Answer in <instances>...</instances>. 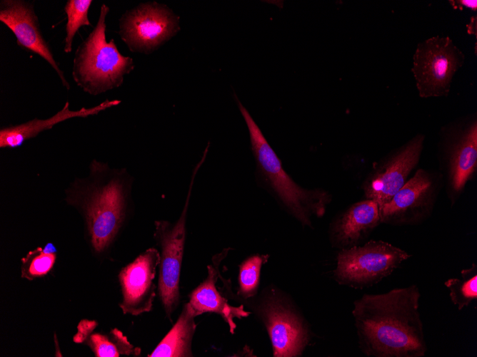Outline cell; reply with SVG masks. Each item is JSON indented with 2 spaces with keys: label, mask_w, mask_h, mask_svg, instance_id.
I'll return each instance as SVG.
<instances>
[{
  "label": "cell",
  "mask_w": 477,
  "mask_h": 357,
  "mask_svg": "<svg viewBox=\"0 0 477 357\" xmlns=\"http://www.w3.org/2000/svg\"><path fill=\"white\" fill-rule=\"evenodd\" d=\"M416 284L364 294L352 314L362 352L373 357H422L427 351Z\"/></svg>",
  "instance_id": "obj_1"
},
{
  "label": "cell",
  "mask_w": 477,
  "mask_h": 357,
  "mask_svg": "<svg viewBox=\"0 0 477 357\" xmlns=\"http://www.w3.org/2000/svg\"><path fill=\"white\" fill-rule=\"evenodd\" d=\"M134 178L125 168H112L94 159L89 173L65 190V201L84 220L91 251L101 256L110 249L126 219Z\"/></svg>",
  "instance_id": "obj_2"
},
{
  "label": "cell",
  "mask_w": 477,
  "mask_h": 357,
  "mask_svg": "<svg viewBox=\"0 0 477 357\" xmlns=\"http://www.w3.org/2000/svg\"><path fill=\"white\" fill-rule=\"evenodd\" d=\"M236 100L248 130L257 178L301 224L311 226L313 217H321L325 214L331 202V195L323 189H306L296 183L284 170L280 159L236 96Z\"/></svg>",
  "instance_id": "obj_3"
},
{
  "label": "cell",
  "mask_w": 477,
  "mask_h": 357,
  "mask_svg": "<svg viewBox=\"0 0 477 357\" xmlns=\"http://www.w3.org/2000/svg\"><path fill=\"white\" fill-rule=\"evenodd\" d=\"M109 7L103 4L97 23L76 49L72 78L85 93L98 95L119 88L124 76L134 68L131 57L123 56L114 39L106 41V16Z\"/></svg>",
  "instance_id": "obj_4"
},
{
  "label": "cell",
  "mask_w": 477,
  "mask_h": 357,
  "mask_svg": "<svg viewBox=\"0 0 477 357\" xmlns=\"http://www.w3.org/2000/svg\"><path fill=\"white\" fill-rule=\"evenodd\" d=\"M438 160L443 187L453 206L477 170V120L467 115L443 127L439 133Z\"/></svg>",
  "instance_id": "obj_5"
},
{
  "label": "cell",
  "mask_w": 477,
  "mask_h": 357,
  "mask_svg": "<svg viewBox=\"0 0 477 357\" xmlns=\"http://www.w3.org/2000/svg\"><path fill=\"white\" fill-rule=\"evenodd\" d=\"M410 257L407 252L389 242L371 239L362 246L341 249L333 276L340 284L371 286L391 275Z\"/></svg>",
  "instance_id": "obj_6"
},
{
  "label": "cell",
  "mask_w": 477,
  "mask_h": 357,
  "mask_svg": "<svg viewBox=\"0 0 477 357\" xmlns=\"http://www.w3.org/2000/svg\"><path fill=\"white\" fill-rule=\"evenodd\" d=\"M207 151L194 167L185 204L178 220L171 223L165 220L155 221L154 239L160 248L159 294L166 316L171 319L179 300V279L186 240V224L189 201L200 167Z\"/></svg>",
  "instance_id": "obj_7"
},
{
  "label": "cell",
  "mask_w": 477,
  "mask_h": 357,
  "mask_svg": "<svg viewBox=\"0 0 477 357\" xmlns=\"http://www.w3.org/2000/svg\"><path fill=\"white\" fill-rule=\"evenodd\" d=\"M465 56L448 36L431 37L418 44L412 72L422 98L446 96Z\"/></svg>",
  "instance_id": "obj_8"
},
{
  "label": "cell",
  "mask_w": 477,
  "mask_h": 357,
  "mask_svg": "<svg viewBox=\"0 0 477 357\" xmlns=\"http://www.w3.org/2000/svg\"><path fill=\"white\" fill-rule=\"evenodd\" d=\"M443 187L438 171L418 169L390 201L380 207L381 223L391 226L422 224L431 216Z\"/></svg>",
  "instance_id": "obj_9"
},
{
  "label": "cell",
  "mask_w": 477,
  "mask_h": 357,
  "mask_svg": "<svg viewBox=\"0 0 477 357\" xmlns=\"http://www.w3.org/2000/svg\"><path fill=\"white\" fill-rule=\"evenodd\" d=\"M179 19L164 4L141 3L121 16L119 34L131 51L150 54L177 33Z\"/></svg>",
  "instance_id": "obj_10"
},
{
  "label": "cell",
  "mask_w": 477,
  "mask_h": 357,
  "mask_svg": "<svg viewBox=\"0 0 477 357\" xmlns=\"http://www.w3.org/2000/svg\"><path fill=\"white\" fill-rule=\"evenodd\" d=\"M424 138L417 134L374 164L362 184L365 199L376 202L379 208L390 201L418 164Z\"/></svg>",
  "instance_id": "obj_11"
},
{
  "label": "cell",
  "mask_w": 477,
  "mask_h": 357,
  "mask_svg": "<svg viewBox=\"0 0 477 357\" xmlns=\"http://www.w3.org/2000/svg\"><path fill=\"white\" fill-rule=\"evenodd\" d=\"M259 314L268 333L273 356L302 354L310 339L308 328L281 294L271 290L261 304Z\"/></svg>",
  "instance_id": "obj_12"
},
{
  "label": "cell",
  "mask_w": 477,
  "mask_h": 357,
  "mask_svg": "<svg viewBox=\"0 0 477 357\" xmlns=\"http://www.w3.org/2000/svg\"><path fill=\"white\" fill-rule=\"evenodd\" d=\"M0 21L14 34L17 45L27 51L39 55L56 71L66 89L70 84L56 62L51 47L44 39L34 2L26 0H1Z\"/></svg>",
  "instance_id": "obj_13"
},
{
  "label": "cell",
  "mask_w": 477,
  "mask_h": 357,
  "mask_svg": "<svg viewBox=\"0 0 477 357\" xmlns=\"http://www.w3.org/2000/svg\"><path fill=\"white\" fill-rule=\"evenodd\" d=\"M160 264V252L151 247L140 254L119 274L125 314L139 316L150 311L156 296L154 278Z\"/></svg>",
  "instance_id": "obj_14"
},
{
  "label": "cell",
  "mask_w": 477,
  "mask_h": 357,
  "mask_svg": "<svg viewBox=\"0 0 477 357\" xmlns=\"http://www.w3.org/2000/svg\"><path fill=\"white\" fill-rule=\"evenodd\" d=\"M381 223L376 202L367 199L357 202L333 220L328 231L330 242L340 249L358 246Z\"/></svg>",
  "instance_id": "obj_15"
},
{
  "label": "cell",
  "mask_w": 477,
  "mask_h": 357,
  "mask_svg": "<svg viewBox=\"0 0 477 357\" xmlns=\"http://www.w3.org/2000/svg\"><path fill=\"white\" fill-rule=\"evenodd\" d=\"M227 253L228 249H225L213 258L212 264L207 267L206 278L191 293L189 304L196 316L207 312L220 315L228 324L231 333H234L236 328L235 319L247 317L251 312L246 311L243 305L231 306L217 289L219 266Z\"/></svg>",
  "instance_id": "obj_16"
},
{
  "label": "cell",
  "mask_w": 477,
  "mask_h": 357,
  "mask_svg": "<svg viewBox=\"0 0 477 357\" xmlns=\"http://www.w3.org/2000/svg\"><path fill=\"white\" fill-rule=\"evenodd\" d=\"M121 103L118 100H106L101 103L91 108H81L76 110L69 108L66 101L64 107L56 114L46 119L34 118L25 123L4 127L0 129V148H15L22 145L26 141L36 137L43 131L51 129L55 125L74 118H87Z\"/></svg>",
  "instance_id": "obj_17"
},
{
  "label": "cell",
  "mask_w": 477,
  "mask_h": 357,
  "mask_svg": "<svg viewBox=\"0 0 477 357\" xmlns=\"http://www.w3.org/2000/svg\"><path fill=\"white\" fill-rule=\"evenodd\" d=\"M97 322L94 320L80 321L73 341L88 346L96 357L138 356L141 354V348L131 344L118 328L103 332L97 331Z\"/></svg>",
  "instance_id": "obj_18"
},
{
  "label": "cell",
  "mask_w": 477,
  "mask_h": 357,
  "mask_svg": "<svg viewBox=\"0 0 477 357\" xmlns=\"http://www.w3.org/2000/svg\"><path fill=\"white\" fill-rule=\"evenodd\" d=\"M196 314L189 303L183 308L179 319L149 357L191 356V343L196 330Z\"/></svg>",
  "instance_id": "obj_19"
},
{
  "label": "cell",
  "mask_w": 477,
  "mask_h": 357,
  "mask_svg": "<svg viewBox=\"0 0 477 357\" xmlns=\"http://www.w3.org/2000/svg\"><path fill=\"white\" fill-rule=\"evenodd\" d=\"M56 247L51 242L29 251L21 259V277L31 281L46 275L56 262Z\"/></svg>",
  "instance_id": "obj_20"
},
{
  "label": "cell",
  "mask_w": 477,
  "mask_h": 357,
  "mask_svg": "<svg viewBox=\"0 0 477 357\" xmlns=\"http://www.w3.org/2000/svg\"><path fill=\"white\" fill-rule=\"evenodd\" d=\"M444 284L449 291L452 303L462 310L477 299L476 264L472 263L469 268L461 271L460 278L449 279Z\"/></svg>",
  "instance_id": "obj_21"
},
{
  "label": "cell",
  "mask_w": 477,
  "mask_h": 357,
  "mask_svg": "<svg viewBox=\"0 0 477 357\" xmlns=\"http://www.w3.org/2000/svg\"><path fill=\"white\" fill-rule=\"evenodd\" d=\"M92 0H68L64 10L66 14V36L64 51L69 53L72 51L75 34L81 26H91L88 17Z\"/></svg>",
  "instance_id": "obj_22"
},
{
  "label": "cell",
  "mask_w": 477,
  "mask_h": 357,
  "mask_svg": "<svg viewBox=\"0 0 477 357\" xmlns=\"http://www.w3.org/2000/svg\"><path fill=\"white\" fill-rule=\"evenodd\" d=\"M268 255L255 254L245 259L239 266V294L245 299L257 292L262 266L267 262Z\"/></svg>",
  "instance_id": "obj_23"
},
{
  "label": "cell",
  "mask_w": 477,
  "mask_h": 357,
  "mask_svg": "<svg viewBox=\"0 0 477 357\" xmlns=\"http://www.w3.org/2000/svg\"><path fill=\"white\" fill-rule=\"evenodd\" d=\"M449 3L451 4L453 9L462 10L463 8H468L471 10L476 11L477 9V1L476 0H459V1H450Z\"/></svg>",
  "instance_id": "obj_24"
},
{
  "label": "cell",
  "mask_w": 477,
  "mask_h": 357,
  "mask_svg": "<svg viewBox=\"0 0 477 357\" xmlns=\"http://www.w3.org/2000/svg\"><path fill=\"white\" fill-rule=\"evenodd\" d=\"M477 21L476 16L471 17V21L468 24L466 25L467 32L470 34H474L476 37V30H477Z\"/></svg>",
  "instance_id": "obj_25"
}]
</instances>
